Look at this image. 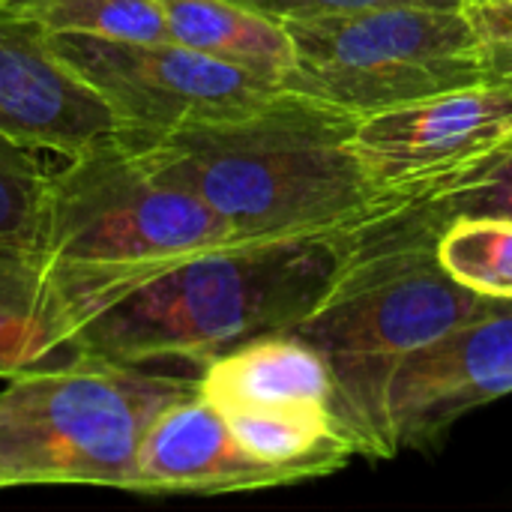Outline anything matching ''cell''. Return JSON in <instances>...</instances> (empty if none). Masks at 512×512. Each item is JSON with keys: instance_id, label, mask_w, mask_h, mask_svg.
<instances>
[{"instance_id": "6da1fadb", "label": "cell", "mask_w": 512, "mask_h": 512, "mask_svg": "<svg viewBox=\"0 0 512 512\" xmlns=\"http://www.w3.org/2000/svg\"><path fill=\"white\" fill-rule=\"evenodd\" d=\"M357 123L345 108L285 90L243 117L126 141L249 243L357 231L411 204L375 183L354 144Z\"/></svg>"}, {"instance_id": "7a4b0ae2", "label": "cell", "mask_w": 512, "mask_h": 512, "mask_svg": "<svg viewBox=\"0 0 512 512\" xmlns=\"http://www.w3.org/2000/svg\"><path fill=\"white\" fill-rule=\"evenodd\" d=\"M366 228L228 243L183 258L90 309L78 345L84 357L114 363L201 369L252 339L291 333L330 297Z\"/></svg>"}, {"instance_id": "3957f363", "label": "cell", "mask_w": 512, "mask_h": 512, "mask_svg": "<svg viewBox=\"0 0 512 512\" xmlns=\"http://www.w3.org/2000/svg\"><path fill=\"white\" fill-rule=\"evenodd\" d=\"M438 231L417 204L372 222L330 297L291 330L327 360L333 417L354 453L390 459L384 405L396 369L489 300L441 267Z\"/></svg>"}, {"instance_id": "277c9868", "label": "cell", "mask_w": 512, "mask_h": 512, "mask_svg": "<svg viewBox=\"0 0 512 512\" xmlns=\"http://www.w3.org/2000/svg\"><path fill=\"white\" fill-rule=\"evenodd\" d=\"M228 243L240 240L207 201L114 135L51 168L33 255L57 276L81 324L144 276Z\"/></svg>"}, {"instance_id": "5b68a950", "label": "cell", "mask_w": 512, "mask_h": 512, "mask_svg": "<svg viewBox=\"0 0 512 512\" xmlns=\"http://www.w3.org/2000/svg\"><path fill=\"white\" fill-rule=\"evenodd\" d=\"M198 390V375L84 357L9 378L0 393V483L132 492L153 417Z\"/></svg>"}, {"instance_id": "8992f818", "label": "cell", "mask_w": 512, "mask_h": 512, "mask_svg": "<svg viewBox=\"0 0 512 512\" xmlns=\"http://www.w3.org/2000/svg\"><path fill=\"white\" fill-rule=\"evenodd\" d=\"M285 90L372 117L492 78L465 6H372L282 21Z\"/></svg>"}, {"instance_id": "52a82bcc", "label": "cell", "mask_w": 512, "mask_h": 512, "mask_svg": "<svg viewBox=\"0 0 512 512\" xmlns=\"http://www.w3.org/2000/svg\"><path fill=\"white\" fill-rule=\"evenodd\" d=\"M57 54L102 96L123 138L150 141L270 105L285 84L174 39L129 42L51 33Z\"/></svg>"}, {"instance_id": "ba28073f", "label": "cell", "mask_w": 512, "mask_h": 512, "mask_svg": "<svg viewBox=\"0 0 512 512\" xmlns=\"http://www.w3.org/2000/svg\"><path fill=\"white\" fill-rule=\"evenodd\" d=\"M354 144L390 195H441L512 156V75L363 117Z\"/></svg>"}, {"instance_id": "9c48e42d", "label": "cell", "mask_w": 512, "mask_h": 512, "mask_svg": "<svg viewBox=\"0 0 512 512\" xmlns=\"http://www.w3.org/2000/svg\"><path fill=\"white\" fill-rule=\"evenodd\" d=\"M510 393L512 300L489 297L474 318L396 369L384 405L387 453L423 447L468 411Z\"/></svg>"}, {"instance_id": "30bf717a", "label": "cell", "mask_w": 512, "mask_h": 512, "mask_svg": "<svg viewBox=\"0 0 512 512\" xmlns=\"http://www.w3.org/2000/svg\"><path fill=\"white\" fill-rule=\"evenodd\" d=\"M0 132L60 159L123 132L51 33L15 6H0Z\"/></svg>"}, {"instance_id": "8fae6325", "label": "cell", "mask_w": 512, "mask_h": 512, "mask_svg": "<svg viewBox=\"0 0 512 512\" xmlns=\"http://www.w3.org/2000/svg\"><path fill=\"white\" fill-rule=\"evenodd\" d=\"M288 483L300 480L246 453L225 414L192 390L165 405L147 426L132 495H234Z\"/></svg>"}, {"instance_id": "7c38bea8", "label": "cell", "mask_w": 512, "mask_h": 512, "mask_svg": "<svg viewBox=\"0 0 512 512\" xmlns=\"http://www.w3.org/2000/svg\"><path fill=\"white\" fill-rule=\"evenodd\" d=\"M198 393L222 414L312 408L333 411L327 360L294 333H273L225 351L201 366Z\"/></svg>"}, {"instance_id": "4fadbf2b", "label": "cell", "mask_w": 512, "mask_h": 512, "mask_svg": "<svg viewBox=\"0 0 512 512\" xmlns=\"http://www.w3.org/2000/svg\"><path fill=\"white\" fill-rule=\"evenodd\" d=\"M78 312L57 276L33 255L0 246V378L84 360Z\"/></svg>"}, {"instance_id": "5bb4252c", "label": "cell", "mask_w": 512, "mask_h": 512, "mask_svg": "<svg viewBox=\"0 0 512 512\" xmlns=\"http://www.w3.org/2000/svg\"><path fill=\"white\" fill-rule=\"evenodd\" d=\"M168 39L219 57L234 66H246L258 75L285 81L294 63V45L288 30L237 3V0H156Z\"/></svg>"}, {"instance_id": "9a60e30c", "label": "cell", "mask_w": 512, "mask_h": 512, "mask_svg": "<svg viewBox=\"0 0 512 512\" xmlns=\"http://www.w3.org/2000/svg\"><path fill=\"white\" fill-rule=\"evenodd\" d=\"M435 252L441 267L465 288L512 300V219L453 216L441 222Z\"/></svg>"}, {"instance_id": "2e32d148", "label": "cell", "mask_w": 512, "mask_h": 512, "mask_svg": "<svg viewBox=\"0 0 512 512\" xmlns=\"http://www.w3.org/2000/svg\"><path fill=\"white\" fill-rule=\"evenodd\" d=\"M18 12L48 33H78L96 39L162 42L165 15L156 0H12Z\"/></svg>"}, {"instance_id": "e0dca14e", "label": "cell", "mask_w": 512, "mask_h": 512, "mask_svg": "<svg viewBox=\"0 0 512 512\" xmlns=\"http://www.w3.org/2000/svg\"><path fill=\"white\" fill-rule=\"evenodd\" d=\"M48 183L42 150L0 132V246L36 252Z\"/></svg>"}, {"instance_id": "ac0fdd59", "label": "cell", "mask_w": 512, "mask_h": 512, "mask_svg": "<svg viewBox=\"0 0 512 512\" xmlns=\"http://www.w3.org/2000/svg\"><path fill=\"white\" fill-rule=\"evenodd\" d=\"M423 207L429 216L438 222L453 219V216H501L512 219V156L504 162L450 186L441 195L411 201Z\"/></svg>"}, {"instance_id": "d6986e66", "label": "cell", "mask_w": 512, "mask_h": 512, "mask_svg": "<svg viewBox=\"0 0 512 512\" xmlns=\"http://www.w3.org/2000/svg\"><path fill=\"white\" fill-rule=\"evenodd\" d=\"M465 9L480 33L489 75H512V0H468Z\"/></svg>"}, {"instance_id": "ffe728a7", "label": "cell", "mask_w": 512, "mask_h": 512, "mask_svg": "<svg viewBox=\"0 0 512 512\" xmlns=\"http://www.w3.org/2000/svg\"><path fill=\"white\" fill-rule=\"evenodd\" d=\"M273 21L291 18H315L351 9H372V6H465L468 0H237Z\"/></svg>"}, {"instance_id": "44dd1931", "label": "cell", "mask_w": 512, "mask_h": 512, "mask_svg": "<svg viewBox=\"0 0 512 512\" xmlns=\"http://www.w3.org/2000/svg\"><path fill=\"white\" fill-rule=\"evenodd\" d=\"M9 3H12V0H0V6H9Z\"/></svg>"}, {"instance_id": "7402d4cb", "label": "cell", "mask_w": 512, "mask_h": 512, "mask_svg": "<svg viewBox=\"0 0 512 512\" xmlns=\"http://www.w3.org/2000/svg\"><path fill=\"white\" fill-rule=\"evenodd\" d=\"M0 492H3V483H0Z\"/></svg>"}]
</instances>
